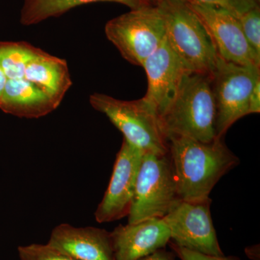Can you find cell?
<instances>
[{"label": "cell", "mask_w": 260, "mask_h": 260, "mask_svg": "<svg viewBox=\"0 0 260 260\" xmlns=\"http://www.w3.org/2000/svg\"><path fill=\"white\" fill-rule=\"evenodd\" d=\"M57 108L49 95L25 78L8 80L0 97V109L20 118L37 119Z\"/></svg>", "instance_id": "obj_14"}, {"label": "cell", "mask_w": 260, "mask_h": 260, "mask_svg": "<svg viewBox=\"0 0 260 260\" xmlns=\"http://www.w3.org/2000/svg\"><path fill=\"white\" fill-rule=\"evenodd\" d=\"M95 110L103 113L124 135V140L144 151L169 154L167 137L156 108L145 97L122 101L95 93L89 99Z\"/></svg>", "instance_id": "obj_4"}, {"label": "cell", "mask_w": 260, "mask_h": 260, "mask_svg": "<svg viewBox=\"0 0 260 260\" xmlns=\"http://www.w3.org/2000/svg\"><path fill=\"white\" fill-rule=\"evenodd\" d=\"M105 34L124 59L142 67L165 42V17L158 5H143L109 20Z\"/></svg>", "instance_id": "obj_5"}, {"label": "cell", "mask_w": 260, "mask_h": 260, "mask_svg": "<svg viewBox=\"0 0 260 260\" xmlns=\"http://www.w3.org/2000/svg\"><path fill=\"white\" fill-rule=\"evenodd\" d=\"M18 251L20 260H75L48 244L20 246Z\"/></svg>", "instance_id": "obj_19"}, {"label": "cell", "mask_w": 260, "mask_h": 260, "mask_svg": "<svg viewBox=\"0 0 260 260\" xmlns=\"http://www.w3.org/2000/svg\"><path fill=\"white\" fill-rule=\"evenodd\" d=\"M47 244L75 260H115L111 232L99 228L59 224Z\"/></svg>", "instance_id": "obj_13"}, {"label": "cell", "mask_w": 260, "mask_h": 260, "mask_svg": "<svg viewBox=\"0 0 260 260\" xmlns=\"http://www.w3.org/2000/svg\"><path fill=\"white\" fill-rule=\"evenodd\" d=\"M115 260H140L164 249L171 240L162 218L119 225L111 232Z\"/></svg>", "instance_id": "obj_12"}, {"label": "cell", "mask_w": 260, "mask_h": 260, "mask_svg": "<svg viewBox=\"0 0 260 260\" xmlns=\"http://www.w3.org/2000/svg\"><path fill=\"white\" fill-rule=\"evenodd\" d=\"M99 2L119 3L131 10L148 5L143 0H28L25 2L22 9L20 23L23 25H36L47 19L60 16L80 5Z\"/></svg>", "instance_id": "obj_16"}, {"label": "cell", "mask_w": 260, "mask_h": 260, "mask_svg": "<svg viewBox=\"0 0 260 260\" xmlns=\"http://www.w3.org/2000/svg\"><path fill=\"white\" fill-rule=\"evenodd\" d=\"M210 198L203 201L179 199L162 218L173 243L202 254L223 256L212 220Z\"/></svg>", "instance_id": "obj_8"}, {"label": "cell", "mask_w": 260, "mask_h": 260, "mask_svg": "<svg viewBox=\"0 0 260 260\" xmlns=\"http://www.w3.org/2000/svg\"><path fill=\"white\" fill-rule=\"evenodd\" d=\"M165 17L167 41L191 73L212 74L218 54L209 32L194 10L181 0L158 3Z\"/></svg>", "instance_id": "obj_3"}, {"label": "cell", "mask_w": 260, "mask_h": 260, "mask_svg": "<svg viewBox=\"0 0 260 260\" xmlns=\"http://www.w3.org/2000/svg\"><path fill=\"white\" fill-rule=\"evenodd\" d=\"M145 152L123 140L110 182L95 212L98 223L116 221L129 214L137 176Z\"/></svg>", "instance_id": "obj_10"}, {"label": "cell", "mask_w": 260, "mask_h": 260, "mask_svg": "<svg viewBox=\"0 0 260 260\" xmlns=\"http://www.w3.org/2000/svg\"><path fill=\"white\" fill-rule=\"evenodd\" d=\"M8 78H6L3 72L0 69V97L4 90L5 85H6Z\"/></svg>", "instance_id": "obj_24"}, {"label": "cell", "mask_w": 260, "mask_h": 260, "mask_svg": "<svg viewBox=\"0 0 260 260\" xmlns=\"http://www.w3.org/2000/svg\"><path fill=\"white\" fill-rule=\"evenodd\" d=\"M167 140L180 200L208 199L218 181L240 164L237 155L225 145L223 138H216L210 143L179 136H171Z\"/></svg>", "instance_id": "obj_1"}, {"label": "cell", "mask_w": 260, "mask_h": 260, "mask_svg": "<svg viewBox=\"0 0 260 260\" xmlns=\"http://www.w3.org/2000/svg\"><path fill=\"white\" fill-rule=\"evenodd\" d=\"M142 67L148 78V90L144 97L155 106L160 117L172 104L188 71L167 39Z\"/></svg>", "instance_id": "obj_11"}, {"label": "cell", "mask_w": 260, "mask_h": 260, "mask_svg": "<svg viewBox=\"0 0 260 260\" xmlns=\"http://www.w3.org/2000/svg\"><path fill=\"white\" fill-rule=\"evenodd\" d=\"M28 1V0H25V2Z\"/></svg>", "instance_id": "obj_26"}, {"label": "cell", "mask_w": 260, "mask_h": 260, "mask_svg": "<svg viewBox=\"0 0 260 260\" xmlns=\"http://www.w3.org/2000/svg\"><path fill=\"white\" fill-rule=\"evenodd\" d=\"M215 104V135H224L239 119L249 114V99L260 79L259 68L228 62L218 55L212 73Z\"/></svg>", "instance_id": "obj_7"}, {"label": "cell", "mask_w": 260, "mask_h": 260, "mask_svg": "<svg viewBox=\"0 0 260 260\" xmlns=\"http://www.w3.org/2000/svg\"><path fill=\"white\" fill-rule=\"evenodd\" d=\"M179 200L168 154L145 153L137 176L128 223L162 218Z\"/></svg>", "instance_id": "obj_6"}, {"label": "cell", "mask_w": 260, "mask_h": 260, "mask_svg": "<svg viewBox=\"0 0 260 260\" xmlns=\"http://www.w3.org/2000/svg\"><path fill=\"white\" fill-rule=\"evenodd\" d=\"M187 4L214 5L229 10L237 18L248 10L259 6L256 0H181Z\"/></svg>", "instance_id": "obj_20"}, {"label": "cell", "mask_w": 260, "mask_h": 260, "mask_svg": "<svg viewBox=\"0 0 260 260\" xmlns=\"http://www.w3.org/2000/svg\"><path fill=\"white\" fill-rule=\"evenodd\" d=\"M238 18L246 40L256 54L260 56L259 7L248 10Z\"/></svg>", "instance_id": "obj_18"}, {"label": "cell", "mask_w": 260, "mask_h": 260, "mask_svg": "<svg viewBox=\"0 0 260 260\" xmlns=\"http://www.w3.org/2000/svg\"><path fill=\"white\" fill-rule=\"evenodd\" d=\"M215 113L212 75L188 72L160 119L167 139L171 136L186 137L210 143L217 138Z\"/></svg>", "instance_id": "obj_2"}, {"label": "cell", "mask_w": 260, "mask_h": 260, "mask_svg": "<svg viewBox=\"0 0 260 260\" xmlns=\"http://www.w3.org/2000/svg\"><path fill=\"white\" fill-rule=\"evenodd\" d=\"M188 5L204 24L220 58L228 62L259 68L260 56L246 40L237 16L218 6Z\"/></svg>", "instance_id": "obj_9"}, {"label": "cell", "mask_w": 260, "mask_h": 260, "mask_svg": "<svg viewBox=\"0 0 260 260\" xmlns=\"http://www.w3.org/2000/svg\"><path fill=\"white\" fill-rule=\"evenodd\" d=\"M170 246L181 260H240L237 256H212L202 254L181 247L173 242L171 243Z\"/></svg>", "instance_id": "obj_21"}, {"label": "cell", "mask_w": 260, "mask_h": 260, "mask_svg": "<svg viewBox=\"0 0 260 260\" xmlns=\"http://www.w3.org/2000/svg\"><path fill=\"white\" fill-rule=\"evenodd\" d=\"M260 112V79L257 80L249 99V114Z\"/></svg>", "instance_id": "obj_22"}, {"label": "cell", "mask_w": 260, "mask_h": 260, "mask_svg": "<svg viewBox=\"0 0 260 260\" xmlns=\"http://www.w3.org/2000/svg\"><path fill=\"white\" fill-rule=\"evenodd\" d=\"M41 50L26 42H0V69L8 80L22 79L27 64Z\"/></svg>", "instance_id": "obj_17"}, {"label": "cell", "mask_w": 260, "mask_h": 260, "mask_svg": "<svg viewBox=\"0 0 260 260\" xmlns=\"http://www.w3.org/2000/svg\"><path fill=\"white\" fill-rule=\"evenodd\" d=\"M143 1L146 3V4H148V3H155L156 5L160 3V2H161L162 0H143Z\"/></svg>", "instance_id": "obj_25"}, {"label": "cell", "mask_w": 260, "mask_h": 260, "mask_svg": "<svg viewBox=\"0 0 260 260\" xmlns=\"http://www.w3.org/2000/svg\"><path fill=\"white\" fill-rule=\"evenodd\" d=\"M24 78L49 95L58 107L73 85L67 61L43 50L29 61Z\"/></svg>", "instance_id": "obj_15"}, {"label": "cell", "mask_w": 260, "mask_h": 260, "mask_svg": "<svg viewBox=\"0 0 260 260\" xmlns=\"http://www.w3.org/2000/svg\"><path fill=\"white\" fill-rule=\"evenodd\" d=\"M140 260H175V257L173 253L161 249Z\"/></svg>", "instance_id": "obj_23"}]
</instances>
